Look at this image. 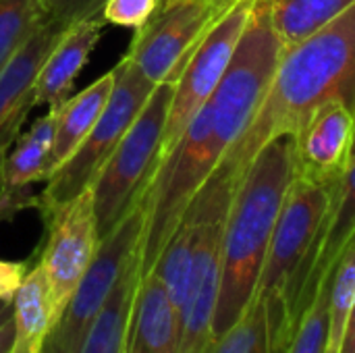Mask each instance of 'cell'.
I'll return each instance as SVG.
<instances>
[{
	"label": "cell",
	"instance_id": "obj_1",
	"mask_svg": "<svg viewBox=\"0 0 355 353\" xmlns=\"http://www.w3.org/2000/svg\"><path fill=\"white\" fill-rule=\"evenodd\" d=\"M329 102H341L355 114V4L283 50L258 112L220 162L239 181L270 139L295 135Z\"/></svg>",
	"mask_w": 355,
	"mask_h": 353
},
{
	"label": "cell",
	"instance_id": "obj_2",
	"mask_svg": "<svg viewBox=\"0 0 355 353\" xmlns=\"http://www.w3.org/2000/svg\"><path fill=\"white\" fill-rule=\"evenodd\" d=\"M295 173L297 152L293 133L270 139L243 171L225 227L212 339L227 333L254 300L268 243Z\"/></svg>",
	"mask_w": 355,
	"mask_h": 353
},
{
	"label": "cell",
	"instance_id": "obj_3",
	"mask_svg": "<svg viewBox=\"0 0 355 353\" xmlns=\"http://www.w3.org/2000/svg\"><path fill=\"white\" fill-rule=\"evenodd\" d=\"M237 183L231 169L218 162L187 208L193 218L196 239L187 293L179 314L181 333L177 353H206L212 343L223 273L225 227Z\"/></svg>",
	"mask_w": 355,
	"mask_h": 353
},
{
	"label": "cell",
	"instance_id": "obj_4",
	"mask_svg": "<svg viewBox=\"0 0 355 353\" xmlns=\"http://www.w3.org/2000/svg\"><path fill=\"white\" fill-rule=\"evenodd\" d=\"M175 81L177 79H168L154 87L146 106L92 183L100 239H104L146 196L154 179L162 156V139Z\"/></svg>",
	"mask_w": 355,
	"mask_h": 353
},
{
	"label": "cell",
	"instance_id": "obj_5",
	"mask_svg": "<svg viewBox=\"0 0 355 353\" xmlns=\"http://www.w3.org/2000/svg\"><path fill=\"white\" fill-rule=\"evenodd\" d=\"M339 179H318L304 173H295V179L289 185L254 295L262 300L268 308L270 350L272 339L283 320L285 293L320 233L335 183Z\"/></svg>",
	"mask_w": 355,
	"mask_h": 353
},
{
	"label": "cell",
	"instance_id": "obj_6",
	"mask_svg": "<svg viewBox=\"0 0 355 353\" xmlns=\"http://www.w3.org/2000/svg\"><path fill=\"white\" fill-rule=\"evenodd\" d=\"M114 87L98 123L77 148V152L54 171V175L46 181L44 191L37 196V208L42 216L92 187L98 173L156 87L125 56L119 64H114Z\"/></svg>",
	"mask_w": 355,
	"mask_h": 353
},
{
	"label": "cell",
	"instance_id": "obj_7",
	"mask_svg": "<svg viewBox=\"0 0 355 353\" xmlns=\"http://www.w3.org/2000/svg\"><path fill=\"white\" fill-rule=\"evenodd\" d=\"M146 227V196L123 216V221L100 239L98 252L64 306L60 318L46 337L42 353H79L81 345L106 304L127 262L139 254Z\"/></svg>",
	"mask_w": 355,
	"mask_h": 353
},
{
	"label": "cell",
	"instance_id": "obj_8",
	"mask_svg": "<svg viewBox=\"0 0 355 353\" xmlns=\"http://www.w3.org/2000/svg\"><path fill=\"white\" fill-rule=\"evenodd\" d=\"M237 0H162L135 31L125 58L154 85L177 79L204 35Z\"/></svg>",
	"mask_w": 355,
	"mask_h": 353
},
{
	"label": "cell",
	"instance_id": "obj_9",
	"mask_svg": "<svg viewBox=\"0 0 355 353\" xmlns=\"http://www.w3.org/2000/svg\"><path fill=\"white\" fill-rule=\"evenodd\" d=\"M254 4L256 0H237L235 6L204 35V40L191 52L175 81L160 160L175 148L189 121L214 94L250 23Z\"/></svg>",
	"mask_w": 355,
	"mask_h": 353
},
{
	"label": "cell",
	"instance_id": "obj_10",
	"mask_svg": "<svg viewBox=\"0 0 355 353\" xmlns=\"http://www.w3.org/2000/svg\"><path fill=\"white\" fill-rule=\"evenodd\" d=\"M44 221L46 239L37 262L42 264L50 285L56 325L100 246L92 187L48 212Z\"/></svg>",
	"mask_w": 355,
	"mask_h": 353
},
{
	"label": "cell",
	"instance_id": "obj_11",
	"mask_svg": "<svg viewBox=\"0 0 355 353\" xmlns=\"http://www.w3.org/2000/svg\"><path fill=\"white\" fill-rule=\"evenodd\" d=\"M67 27L69 25L44 19L33 35L27 40V44L0 71V179L4 158L21 135L25 119L35 108L33 92L42 62L56 46Z\"/></svg>",
	"mask_w": 355,
	"mask_h": 353
},
{
	"label": "cell",
	"instance_id": "obj_12",
	"mask_svg": "<svg viewBox=\"0 0 355 353\" xmlns=\"http://www.w3.org/2000/svg\"><path fill=\"white\" fill-rule=\"evenodd\" d=\"M355 114L341 102L318 108L295 133L297 173L318 179H339L349 162Z\"/></svg>",
	"mask_w": 355,
	"mask_h": 353
},
{
	"label": "cell",
	"instance_id": "obj_13",
	"mask_svg": "<svg viewBox=\"0 0 355 353\" xmlns=\"http://www.w3.org/2000/svg\"><path fill=\"white\" fill-rule=\"evenodd\" d=\"M104 25L106 21L102 19V15H94L79 19L64 29L56 46L44 58L42 69L35 77V106H58L71 96L79 73L102 40Z\"/></svg>",
	"mask_w": 355,
	"mask_h": 353
},
{
	"label": "cell",
	"instance_id": "obj_14",
	"mask_svg": "<svg viewBox=\"0 0 355 353\" xmlns=\"http://www.w3.org/2000/svg\"><path fill=\"white\" fill-rule=\"evenodd\" d=\"M181 320L156 273L139 279L125 353H177Z\"/></svg>",
	"mask_w": 355,
	"mask_h": 353
},
{
	"label": "cell",
	"instance_id": "obj_15",
	"mask_svg": "<svg viewBox=\"0 0 355 353\" xmlns=\"http://www.w3.org/2000/svg\"><path fill=\"white\" fill-rule=\"evenodd\" d=\"M114 79H116V69L112 67L108 73L100 75L94 83H89L85 89H81L75 96H69L62 104H58L56 135L52 148L54 171L77 152V148L83 144V139L98 123L112 94Z\"/></svg>",
	"mask_w": 355,
	"mask_h": 353
},
{
	"label": "cell",
	"instance_id": "obj_16",
	"mask_svg": "<svg viewBox=\"0 0 355 353\" xmlns=\"http://www.w3.org/2000/svg\"><path fill=\"white\" fill-rule=\"evenodd\" d=\"M56 112L58 106H50L46 114L35 119V123L17 137L2 164V181L6 187L29 189L33 183H42L52 177Z\"/></svg>",
	"mask_w": 355,
	"mask_h": 353
},
{
	"label": "cell",
	"instance_id": "obj_17",
	"mask_svg": "<svg viewBox=\"0 0 355 353\" xmlns=\"http://www.w3.org/2000/svg\"><path fill=\"white\" fill-rule=\"evenodd\" d=\"M15 343L10 353H42L46 337L54 327L52 293L46 273L35 262L25 275L12 300Z\"/></svg>",
	"mask_w": 355,
	"mask_h": 353
},
{
	"label": "cell",
	"instance_id": "obj_18",
	"mask_svg": "<svg viewBox=\"0 0 355 353\" xmlns=\"http://www.w3.org/2000/svg\"><path fill=\"white\" fill-rule=\"evenodd\" d=\"M139 279V254H135L114 283L79 353H125Z\"/></svg>",
	"mask_w": 355,
	"mask_h": 353
},
{
	"label": "cell",
	"instance_id": "obj_19",
	"mask_svg": "<svg viewBox=\"0 0 355 353\" xmlns=\"http://www.w3.org/2000/svg\"><path fill=\"white\" fill-rule=\"evenodd\" d=\"M354 4L355 0H270V25L285 50L329 25Z\"/></svg>",
	"mask_w": 355,
	"mask_h": 353
},
{
	"label": "cell",
	"instance_id": "obj_20",
	"mask_svg": "<svg viewBox=\"0 0 355 353\" xmlns=\"http://www.w3.org/2000/svg\"><path fill=\"white\" fill-rule=\"evenodd\" d=\"M355 302V233L341 252L333 277H331V293H329V339L327 353H341L343 335L347 329L349 312Z\"/></svg>",
	"mask_w": 355,
	"mask_h": 353
},
{
	"label": "cell",
	"instance_id": "obj_21",
	"mask_svg": "<svg viewBox=\"0 0 355 353\" xmlns=\"http://www.w3.org/2000/svg\"><path fill=\"white\" fill-rule=\"evenodd\" d=\"M206 353H270L268 308L254 298L239 320L220 337L212 339Z\"/></svg>",
	"mask_w": 355,
	"mask_h": 353
},
{
	"label": "cell",
	"instance_id": "obj_22",
	"mask_svg": "<svg viewBox=\"0 0 355 353\" xmlns=\"http://www.w3.org/2000/svg\"><path fill=\"white\" fill-rule=\"evenodd\" d=\"M46 19L42 0H0V71Z\"/></svg>",
	"mask_w": 355,
	"mask_h": 353
},
{
	"label": "cell",
	"instance_id": "obj_23",
	"mask_svg": "<svg viewBox=\"0 0 355 353\" xmlns=\"http://www.w3.org/2000/svg\"><path fill=\"white\" fill-rule=\"evenodd\" d=\"M331 277L316 289L312 302L300 316L293 327L289 341L281 353H327L329 339V293H331Z\"/></svg>",
	"mask_w": 355,
	"mask_h": 353
},
{
	"label": "cell",
	"instance_id": "obj_24",
	"mask_svg": "<svg viewBox=\"0 0 355 353\" xmlns=\"http://www.w3.org/2000/svg\"><path fill=\"white\" fill-rule=\"evenodd\" d=\"M162 0H104L102 19L116 27L139 31L156 12Z\"/></svg>",
	"mask_w": 355,
	"mask_h": 353
},
{
	"label": "cell",
	"instance_id": "obj_25",
	"mask_svg": "<svg viewBox=\"0 0 355 353\" xmlns=\"http://www.w3.org/2000/svg\"><path fill=\"white\" fill-rule=\"evenodd\" d=\"M48 21L71 25L79 19L100 15L104 0H42Z\"/></svg>",
	"mask_w": 355,
	"mask_h": 353
},
{
	"label": "cell",
	"instance_id": "obj_26",
	"mask_svg": "<svg viewBox=\"0 0 355 353\" xmlns=\"http://www.w3.org/2000/svg\"><path fill=\"white\" fill-rule=\"evenodd\" d=\"M29 268V262L0 260V304H12Z\"/></svg>",
	"mask_w": 355,
	"mask_h": 353
},
{
	"label": "cell",
	"instance_id": "obj_27",
	"mask_svg": "<svg viewBox=\"0 0 355 353\" xmlns=\"http://www.w3.org/2000/svg\"><path fill=\"white\" fill-rule=\"evenodd\" d=\"M37 206V198L29 189H12L6 187L0 179V223L10 221L15 214L23 212L25 208Z\"/></svg>",
	"mask_w": 355,
	"mask_h": 353
},
{
	"label": "cell",
	"instance_id": "obj_28",
	"mask_svg": "<svg viewBox=\"0 0 355 353\" xmlns=\"http://www.w3.org/2000/svg\"><path fill=\"white\" fill-rule=\"evenodd\" d=\"M12 343H15V325H12V316L0 325V353L12 352Z\"/></svg>",
	"mask_w": 355,
	"mask_h": 353
},
{
	"label": "cell",
	"instance_id": "obj_29",
	"mask_svg": "<svg viewBox=\"0 0 355 353\" xmlns=\"http://www.w3.org/2000/svg\"><path fill=\"white\" fill-rule=\"evenodd\" d=\"M341 353H355V302H354V308H352V312H349V320H347L345 335H343Z\"/></svg>",
	"mask_w": 355,
	"mask_h": 353
},
{
	"label": "cell",
	"instance_id": "obj_30",
	"mask_svg": "<svg viewBox=\"0 0 355 353\" xmlns=\"http://www.w3.org/2000/svg\"><path fill=\"white\" fill-rule=\"evenodd\" d=\"M12 316V304H0V325H4Z\"/></svg>",
	"mask_w": 355,
	"mask_h": 353
},
{
	"label": "cell",
	"instance_id": "obj_31",
	"mask_svg": "<svg viewBox=\"0 0 355 353\" xmlns=\"http://www.w3.org/2000/svg\"><path fill=\"white\" fill-rule=\"evenodd\" d=\"M355 162V123H354V135H352V148H349V162H347V166Z\"/></svg>",
	"mask_w": 355,
	"mask_h": 353
}]
</instances>
